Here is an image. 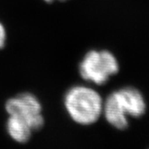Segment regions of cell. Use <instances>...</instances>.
Here are the masks:
<instances>
[{"mask_svg":"<svg viewBox=\"0 0 149 149\" xmlns=\"http://www.w3.org/2000/svg\"><path fill=\"white\" fill-rule=\"evenodd\" d=\"M7 132L14 141L19 143H25L30 139L33 131L25 121L15 116H8Z\"/></svg>","mask_w":149,"mask_h":149,"instance_id":"obj_5","label":"cell"},{"mask_svg":"<svg viewBox=\"0 0 149 149\" xmlns=\"http://www.w3.org/2000/svg\"><path fill=\"white\" fill-rule=\"evenodd\" d=\"M119 65L113 54L106 50H91L85 54L79 65L80 76L97 85L106 83L117 74Z\"/></svg>","mask_w":149,"mask_h":149,"instance_id":"obj_3","label":"cell"},{"mask_svg":"<svg viewBox=\"0 0 149 149\" xmlns=\"http://www.w3.org/2000/svg\"><path fill=\"white\" fill-rule=\"evenodd\" d=\"M146 111L142 93L131 86L112 92L103 106V113L109 124L118 129L128 127V117L139 118Z\"/></svg>","mask_w":149,"mask_h":149,"instance_id":"obj_1","label":"cell"},{"mask_svg":"<svg viewBox=\"0 0 149 149\" xmlns=\"http://www.w3.org/2000/svg\"><path fill=\"white\" fill-rule=\"evenodd\" d=\"M64 105L73 121L81 125H90L100 117L104 103L101 96L94 89L74 85L66 91Z\"/></svg>","mask_w":149,"mask_h":149,"instance_id":"obj_2","label":"cell"},{"mask_svg":"<svg viewBox=\"0 0 149 149\" xmlns=\"http://www.w3.org/2000/svg\"><path fill=\"white\" fill-rule=\"evenodd\" d=\"M47 3H53L54 1H65V0H44Z\"/></svg>","mask_w":149,"mask_h":149,"instance_id":"obj_7","label":"cell"},{"mask_svg":"<svg viewBox=\"0 0 149 149\" xmlns=\"http://www.w3.org/2000/svg\"><path fill=\"white\" fill-rule=\"evenodd\" d=\"M7 40V32L4 26L0 22V49L4 47Z\"/></svg>","mask_w":149,"mask_h":149,"instance_id":"obj_6","label":"cell"},{"mask_svg":"<svg viewBox=\"0 0 149 149\" xmlns=\"http://www.w3.org/2000/svg\"><path fill=\"white\" fill-rule=\"evenodd\" d=\"M5 109L8 116H15L25 121L32 131H37L44 125L42 104L34 95L25 92L8 100Z\"/></svg>","mask_w":149,"mask_h":149,"instance_id":"obj_4","label":"cell"}]
</instances>
